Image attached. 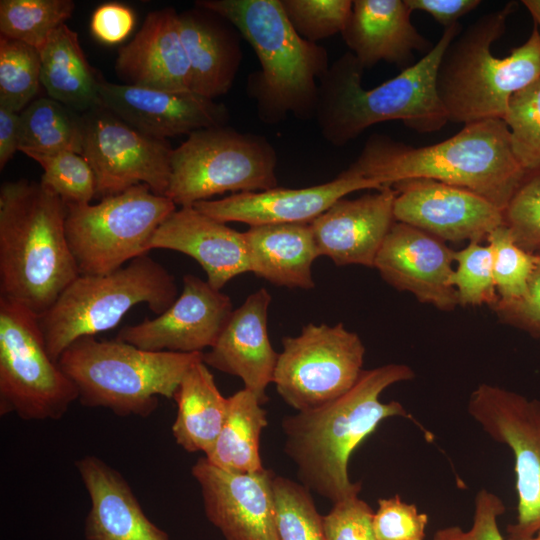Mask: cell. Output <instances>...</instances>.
<instances>
[{
	"label": "cell",
	"mask_w": 540,
	"mask_h": 540,
	"mask_svg": "<svg viewBox=\"0 0 540 540\" xmlns=\"http://www.w3.org/2000/svg\"><path fill=\"white\" fill-rule=\"evenodd\" d=\"M414 377L405 364L364 370L356 384L334 401L284 417L283 449L296 466L299 482L332 503L358 496L361 483L349 477L350 457L383 420L413 419L400 402L383 403L379 398L389 386Z\"/></svg>",
	"instance_id": "1"
},
{
	"label": "cell",
	"mask_w": 540,
	"mask_h": 540,
	"mask_svg": "<svg viewBox=\"0 0 540 540\" xmlns=\"http://www.w3.org/2000/svg\"><path fill=\"white\" fill-rule=\"evenodd\" d=\"M346 170L382 186L419 178L439 181L470 190L502 212L526 173L502 119L467 123L452 137L421 147L373 134Z\"/></svg>",
	"instance_id": "2"
},
{
	"label": "cell",
	"mask_w": 540,
	"mask_h": 540,
	"mask_svg": "<svg viewBox=\"0 0 540 540\" xmlns=\"http://www.w3.org/2000/svg\"><path fill=\"white\" fill-rule=\"evenodd\" d=\"M456 23L445 28L433 48L415 64L373 89L362 86L363 66L346 52L329 66L319 81L315 118L323 138L342 147L367 128L401 120L418 133H433L448 122L436 90L442 55L461 32Z\"/></svg>",
	"instance_id": "3"
},
{
	"label": "cell",
	"mask_w": 540,
	"mask_h": 540,
	"mask_svg": "<svg viewBox=\"0 0 540 540\" xmlns=\"http://www.w3.org/2000/svg\"><path fill=\"white\" fill-rule=\"evenodd\" d=\"M66 215L67 204L40 182L1 185L0 297L36 316L80 275L66 237Z\"/></svg>",
	"instance_id": "4"
},
{
	"label": "cell",
	"mask_w": 540,
	"mask_h": 540,
	"mask_svg": "<svg viewBox=\"0 0 540 540\" xmlns=\"http://www.w3.org/2000/svg\"><path fill=\"white\" fill-rule=\"evenodd\" d=\"M195 5L227 19L254 50L260 70L249 75L247 93L263 123L276 125L290 114L315 117L328 53L296 33L281 0H198Z\"/></svg>",
	"instance_id": "5"
},
{
	"label": "cell",
	"mask_w": 540,
	"mask_h": 540,
	"mask_svg": "<svg viewBox=\"0 0 540 540\" xmlns=\"http://www.w3.org/2000/svg\"><path fill=\"white\" fill-rule=\"evenodd\" d=\"M511 1L487 12L462 29L445 49L436 74L438 97L451 122L502 119L510 97L540 77V31L534 24L528 39L502 58L492 44L506 30L516 10Z\"/></svg>",
	"instance_id": "6"
},
{
	"label": "cell",
	"mask_w": 540,
	"mask_h": 540,
	"mask_svg": "<svg viewBox=\"0 0 540 540\" xmlns=\"http://www.w3.org/2000/svg\"><path fill=\"white\" fill-rule=\"evenodd\" d=\"M203 353L147 351L117 338L82 337L58 364L75 385L80 403L121 417L150 416L159 397L173 399L186 372Z\"/></svg>",
	"instance_id": "7"
},
{
	"label": "cell",
	"mask_w": 540,
	"mask_h": 540,
	"mask_svg": "<svg viewBox=\"0 0 540 540\" xmlns=\"http://www.w3.org/2000/svg\"><path fill=\"white\" fill-rule=\"evenodd\" d=\"M177 293L174 276L147 254L106 274H80L38 316V323L50 356L58 362L73 342L114 328L138 304L162 314Z\"/></svg>",
	"instance_id": "8"
},
{
	"label": "cell",
	"mask_w": 540,
	"mask_h": 540,
	"mask_svg": "<svg viewBox=\"0 0 540 540\" xmlns=\"http://www.w3.org/2000/svg\"><path fill=\"white\" fill-rule=\"evenodd\" d=\"M278 156L269 140L227 125L197 130L174 148L165 196L193 206L226 192H261L278 187Z\"/></svg>",
	"instance_id": "9"
},
{
	"label": "cell",
	"mask_w": 540,
	"mask_h": 540,
	"mask_svg": "<svg viewBox=\"0 0 540 540\" xmlns=\"http://www.w3.org/2000/svg\"><path fill=\"white\" fill-rule=\"evenodd\" d=\"M176 209L145 184L97 204H67L66 237L80 274H106L147 255L157 229Z\"/></svg>",
	"instance_id": "10"
},
{
	"label": "cell",
	"mask_w": 540,
	"mask_h": 540,
	"mask_svg": "<svg viewBox=\"0 0 540 540\" xmlns=\"http://www.w3.org/2000/svg\"><path fill=\"white\" fill-rule=\"evenodd\" d=\"M78 392L50 356L38 316L0 297V415L58 420Z\"/></svg>",
	"instance_id": "11"
},
{
	"label": "cell",
	"mask_w": 540,
	"mask_h": 540,
	"mask_svg": "<svg viewBox=\"0 0 540 540\" xmlns=\"http://www.w3.org/2000/svg\"><path fill=\"white\" fill-rule=\"evenodd\" d=\"M365 346L342 323H308L299 335L284 337L273 383L296 411L326 405L349 391L360 378Z\"/></svg>",
	"instance_id": "12"
},
{
	"label": "cell",
	"mask_w": 540,
	"mask_h": 540,
	"mask_svg": "<svg viewBox=\"0 0 540 540\" xmlns=\"http://www.w3.org/2000/svg\"><path fill=\"white\" fill-rule=\"evenodd\" d=\"M468 412L494 441L507 445L515 460L516 522L509 537L540 530V401L487 383L469 397Z\"/></svg>",
	"instance_id": "13"
},
{
	"label": "cell",
	"mask_w": 540,
	"mask_h": 540,
	"mask_svg": "<svg viewBox=\"0 0 540 540\" xmlns=\"http://www.w3.org/2000/svg\"><path fill=\"white\" fill-rule=\"evenodd\" d=\"M82 155L103 198L145 184L165 196L173 148L166 139L146 135L99 107L83 117Z\"/></svg>",
	"instance_id": "14"
},
{
	"label": "cell",
	"mask_w": 540,
	"mask_h": 540,
	"mask_svg": "<svg viewBox=\"0 0 540 540\" xmlns=\"http://www.w3.org/2000/svg\"><path fill=\"white\" fill-rule=\"evenodd\" d=\"M233 310L228 295L187 274L180 296L165 312L123 327L116 338L147 351L203 353L217 342Z\"/></svg>",
	"instance_id": "15"
},
{
	"label": "cell",
	"mask_w": 540,
	"mask_h": 540,
	"mask_svg": "<svg viewBox=\"0 0 540 540\" xmlns=\"http://www.w3.org/2000/svg\"><path fill=\"white\" fill-rule=\"evenodd\" d=\"M396 190L394 217L446 242H481L503 223V212L480 195L431 179H408Z\"/></svg>",
	"instance_id": "16"
},
{
	"label": "cell",
	"mask_w": 540,
	"mask_h": 540,
	"mask_svg": "<svg viewBox=\"0 0 540 540\" xmlns=\"http://www.w3.org/2000/svg\"><path fill=\"white\" fill-rule=\"evenodd\" d=\"M191 474L200 486L204 513L225 540H280L272 482L275 473H233L199 458Z\"/></svg>",
	"instance_id": "17"
},
{
	"label": "cell",
	"mask_w": 540,
	"mask_h": 540,
	"mask_svg": "<svg viewBox=\"0 0 540 540\" xmlns=\"http://www.w3.org/2000/svg\"><path fill=\"white\" fill-rule=\"evenodd\" d=\"M455 251L444 241L411 225L395 222L374 262L382 279L442 311L459 305L449 283Z\"/></svg>",
	"instance_id": "18"
},
{
	"label": "cell",
	"mask_w": 540,
	"mask_h": 540,
	"mask_svg": "<svg viewBox=\"0 0 540 540\" xmlns=\"http://www.w3.org/2000/svg\"><path fill=\"white\" fill-rule=\"evenodd\" d=\"M382 187L375 180L344 170L335 179L320 185L236 193L221 199L201 201L193 206L224 223L240 222L250 227L284 223L310 224L348 194Z\"/></svg>",
	"instance_id": "19"
},
{
	"label": "cell",
	"mask_w": 540,
	"mask_h": 540,
	"mask_svg": "<svg viewBox=\"0 0 540 540\" xmlns=\"http://www.w3.org/2000/svg\"><path fill=\"white\" fill-rule=\"evenodd\" d=\"M101 107L138 131L160 139L227 125V107L192 92H169L101 80Z\"/></svg>",
	"instance_id": "20"
},
{
	"label": "cell",
	"mask_w": 540,
	"mask_h": 540,
	"mask_svg": "<svg viewBox=\"0 0 540 540\" xmlns=\"http://www.w3.org/2000/svg\"><path fill=\"white\" fill-rule=\"evenodd\" d=\"M396 190L384 186L355 199L341 198L310 225L320 256L337 266L373 268L393 224Z\"/></svg>",
	"instance_id": "21"
},
{
	"label": "cell",
	"mask_w": 540,
	"mask_h": 540,
	"mask_svg": "<svg viewBox=\"0 0 540 540\" xmlns=\"http://www.w3.org/2000/svg\"><path fill=\"white\" fill-rule=\"evenodd\" d=\"M271 295L265 288L251 293L234 309L217 342L202 361L218 371L239 377L258 400L268 401L278 355L269 339L267 320Z\"/></svg>",
	"instance_id": "22"
},
{
	"label": "cell",
	"mask_w": 540,
	"mask_h": 540,
	"mask_svg": "<svg viewBox=\"0 0 540 540\" xmlns=\"http://www.w3.org/2000/svg\"><path fill=\"white\" fill-rule=\"evenodd\" d=\"M178 14L171 7L148 13L134 38L119 49L115 72L124 84L191 92V69Z\"/></svg>",
	"instance_id": "23"
},
{
	"label": "cell",
	"mask_w": 540,
	"mask_h": 540,
	"mask_svg": "<svg viewBox=\"0 0 540 540\" xmlns=\"http://www.w3.org/2000/svg\"><path fill=\"white\" fill-rule=\"evenodd\" d=\"M152 249L183 253L197 261L207 282L221 290L234 277L250 272L243 232L216 220L194 206L176 209L159 226Z\"/></svg>",
	"instance_id": "24"
},
{
	"label": "cell",
	"mask_w": 540,
	"mask_h": 540,
	"mask_svg": "<svg viewBox=\"0 0 540 540\" xmlns=\"http://www.w3.org/2000/svg\"><path fill=\"white\" fill-rule=\"evenodd\" d=\"M75 466L90 499L85 540H169L119 471L95 455L81 457Z\"/></svg>",
	"instance_id": "25"
},
{
	"label": "cell",
	"mask_w": 540,
	"mask_h": 540,
	"mask_svg": "<svg viewBox=\"0 0 540 540\" xmlns=\"http://www.w3.org/2000/svg\"><path fill=\"white\" fill-rule=\"evenodd\" d=\"M405 0H354L341 35L364 69L380 61L409 67L413 52L434 45L411 22Z\"/></svg>",
	"instance_id": "26"
},
{
	"label": "cell",
	"mask_w": 540,
	"mask_h": 540,
	"mask_svg": "<svg viewBox=\"0 0 540 540\" xmlns=\"http://www.w3.org/2000/svg\"><path fill=\"white\" fill-rule=\"evenodd\" d=\"M178 17L191 69V92L211 100L226 94L242 61L240 32L221 15L200 6Z\"/></svg>",
	"instance_id": "27"
},
{
	"label": "cell",
	"mask_w": 540,
	"mask_h": 540,
	"mask_svg": "<svg viewBox=\"0 0 540 540\" xmlns=\"http://www.w3.org/2000/svg\"><path fill=\"white\" fill-rule=\"evenodd\" d=\"M250 272L275 286L311 289L312 265L319 257L310 224L251 226L245 232Z\"/></svg>",
	"instance_id": "28"
},
{
	"label": "cell",
	"mask_w": 540,
	"mask_h": 540,
	"mask_svg": "<svg viewBox=\"0 0 540 540\" xmlns=\"http://www.w3.org/2000/svg\"><path fill=\"white\" fill-rule=\"evenodd\" d=\"M38 51L41 85L50 98L75 112L101 107V80L87 61L75 31L61 25Z\"/></svg>",
	"instance_id": "29"
},
{
	"label": "cell",
	"mask_w": 540,
	"mask_h": 540,
	"mask_svg": "<svg viewBox=\"0 0 540 540\" xmlns=\"http://www.w3.org/2000/svg\"><path fill=\"white\" fill-rule=\"evenodd\" d=\"M177 414L172 425L176 443L187 452L205 455L215 444L228 407L208 366L201 360L182 378L173 398Z\"/></svg>",
	"instance_id": "30"
},
{
	"label": "cell",
	"mask_w": 540,
	"mask_h": 540,
	"mask_svg": "<svg viewBox=\"0 0 540 540\" xmlns=\"http://www.w3.org/2000/svg\"><path fill=\"white\" fill-rule=\"evenodd\" d=\"M249 390L228 397L221 432L205 458L214 466L233 473H257L265 468L260 456V437L267 426V412Z\"/></svg>",
	"instance_id": "31"
},
{
	"label": "cell",
	"mask_w": 540,
	"mask_h": 540,
	"mask_svg": "<svg viewBox=\"0 0 540 540\" xmlns=\"http://www.w3.org/2000/svg\"><path fill=\"white\" fill-rule=\"evenodd\" d=\"M84 122L77 112L52 98L32 101L20 112L19 151L82 155Z\"/></svg>",
	"instance_id": "32"
},
{
	"label": "cell",
	"mask_w": 540,
	"mask_h": 540,
	"mask_svg": "<svg viewBox=\"0 0 540 540\" xmlns=\"http://www.w3.org/2000/svg\"><path fill=\"white\" fill-rule=\"evenodd\" d=\"M72 0H1V36L41 49L49 36L71 17Z\"/></svg>",
	"instance_id": "33"
},
{
	"label": "cell",
	"mask_w": 540,
	"mask_h": 540,
	"mask_svg": "<svg viewBox=\"0 0 540 540\" xmlns=\"http://www.w3.org/2000/svg\"><path fill=\"white\" fill-rule=\"evenodd\" d=\"M41 85L40 53L24 42L0 37V106L22 112Z\"/></svg>",
	"instance_id": "34"
},
{
	"label": "cell",
	"mask_w": 540,
	"mask_h": 540,
	"mask_svg": "<svg viewBox=\"0 0 540 540\" xmlns=\"http://www.w3.org/2000/svg\"><path fill=\"white\" fill-rule=\"evenodd\" d=\"M272 487L280 540H326L323 516L319 514L310 490L276 474Z\"/></svg>",
	"instance_id": "35"
},
{
	"label": "cell",
	"mask_w": 540,
	"mask_h": 540,
	"mask_svg": "<svg viewBox=\"0 0 540 540\" xmlns=\"http://www.w3.org/2000/svg\"><path fill=\"white\" fill-rule=\"evenodd\" d=\"M503 121L522 168L540 167V77L510 97Z\"/></svg>",
	"instance_id": "36"
},
{
	"label": "cell",
	"mask_w": 540,
	"mask_h": 540,
	"mask_svg": "<svg viewBox=\"0 0 540 540\" xmlns=\"http://www.w3.org/2000/svg\"><path fill=\"white\" fill-rule=\"evenodd\" d=\"M26 155L42 167L40 183L66 204H88L97 195L94 171L83 155L70 151Z\"/></svg>",
	"instance_id": "37"
},
{
	"label": "cell",
	"mask_w": 540,
	"mask_h": 540,
	"mask_svg": "<svg viewBox=\"0 0 540 540\" xmlns=\"http://www.w3.org/2000/svg\"><path fill=\"white\" fill-rule=\"evenodd\" d=\"M456 269L449 283L458 293L459 305L491 308L499 300L493 276V252L491 246L480 242L469 244L454 253Z\"/></svg>",
	"instance_id": "38"
},
{
	"label": "cell",
	"mask_w": 540,
	"mask_h": 540,
	"mask_svg": "<svg viewBox=\"0 0 540 540\" xmlns=\"http://www.w3.org/2000/svg\"><path fill=\"white\" fill-rule=\"evenodd\" d=\"M486 239L493 252V276L499 300L518 299L526 291L535 253L519 247L504 224L491 231Z\"/></svg>",
	"instance_id": "39"
},
{
	"label": "cell",
	"mask_w": 540,
	"mask_h": 540,
	"mask_svg": "<svg viewBox=\"0 0 540 540\" xmlns=\"http://www.w3.org/2000/svg\"><path fill=\"white\" fill-rule=\"evenodd\" d=\"M291 26L304 40L316 43L341 33L351 14V0H281Z\"/></svg>",
	"instance_id": "40"
},
{
	"label": "cell",
	"mask_w": 540,
	"mask_h": 540,
	"mask_svg": "<svg viewBox=\"0 0 540 540\" xmlns=\"http://www.w3.org/2000/svg\"><path fill=\"white\" fill-rule=\"evenodd\" d=\"M503 223L519 247L540 251V167L526 171L503 211Z\"/></svg>",
	"instance_id": "41"
},
{
	"label": "cell",
	"mask_w": 540,
	"mask_h": 540,
	"mask_svg": "<svg viewBox=\"0 0 540 540\" xmlns=\"http://www.w3.org/2000/svg\"><path fill=\"white\" fill-rule=\"evenodd\" d=\"M428 516L399 495L378 500L373 528L377 540H425Z\"/></svg>",
	"instance_id": "42"
},
{
	"label": "cell",
	"mask_w": 540,
	"mask_h": 540,
	"mask_svg": "<svg viewBox=\"0 0 540 540\" xmlns=\"http://www.w3.org/2000/svg\"><path fill=\"white\" fill-rule=\"evenodd\" d=\"M374 512L359 496L333 503L323 516L326 540H377L373 528Z\"/></svg>",
	"instance_id": "43"
},
{
	"label": "cell",
	"mask_w": 540,
	"mask_h": 540,
	"mask_svg": "<svg viewBox=\"0 0 540 540\" xmlns=\"http://www.w3.org/2000/svg\"><path fill=\"white\" fill-rule=\"evenodd\" d=\"M506 508L502 499L493 492L481 489L475 497L473 524L469 530L459 526L438 529L433 540H505L498 518Z\"/></svg>",
	"instance_id": "44"
},
{
	"label": "cell",
	"mask_w": 540,
	"mask_h": 540,
	"mask_svg": "<svg viewBox=\"0 0 540 540\" xmlns=\"http://www.w3.org/2000/svg\"><path fill=\"white\" fill-rule=\"evenodd\" d=\"M491 309L500 322L540 339V251L535 253V263L525 293L515 300H498Z\"/></svg>",
	"instance_id": "45"
},
{
	"label": "cell",
	"mask_w": 540,
	"mask_h": 540,
	"mask_svg": "<svg viewBox=\"0 0 540 540\" xmlns=\"http://www.w3.org/2000/svg\"><path fill=\"white\" fill-rule=\"evenodd\" d=\"M133 11L124 4L109 2L100 5L92 14L90 29L100 42L114 45L122 42L133 30Z\"/></svg>",
	"instance_id": "46"
},
{
	"label": "cell",
	"mask_w": 540,
	"mask_h": 540,
	"mask_svg": "<svg viewBox=\"0 0 540 540\" xmlns=\"http://www.w3.org/2000/svg\"><path fill=\"white\" fill-rule=\"evenodd\" d=\"M413 11H422L433 17L444 29L456 23L458 19L476 9L480 0H405Z\"/></svg>",
	"instance_id": "47"
},
{
	"label": "cell",
	"mask_w": 540,
	"mask_h": 540,
	"mask_svg": "<svg viewBox=\"0 0 540 540\" xmlns=\"http://www.w3.org/2000/svg\"><path fill=\"white\" fill-rule=\"evenodd\" d=\"M20 113L0 106V169L19 149Z\"/></svg>",
	"instance_id": "48"
},
{
	"label": "cell",
	"mask_w": 540,
	"mask_h": 540,
	"mask_svg": "<svg viewBox=\"0 0 540 540\" xmlns=\"http://www.w3.org/2000/svg\"><path fill=\"white\" fill-rule=\"evenodd\" d=\"M521 3L531 14L534 24L540 26V0H523Z\"/></svg>",
	"instance_id": "49"
},
{
	"label": "cell",
	"mask_w": 540,
	"mask_h": 540,
	"mask_svg": "<svg viewBox=\"0 0 540 540\" xmlns=\"http://www.w3.org/2000/svg\"><path fill=\"white\" fill-rule=\"evenodd\" d=\"M506 540H540V530L534 534L533 536L531 537H526V538H515V537H509L507 536V539Z\"/></svg>",
	"instance_id": "50"
}]
</instances>
